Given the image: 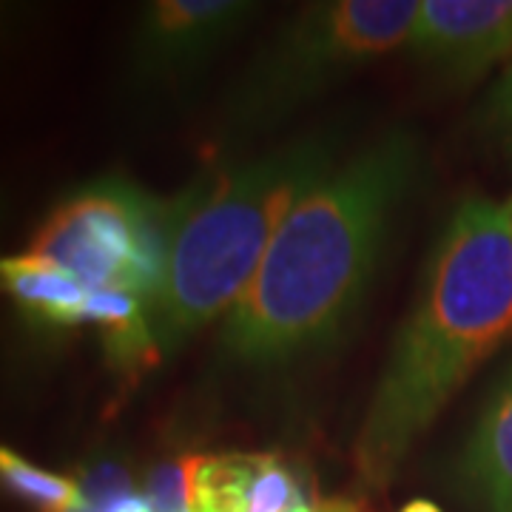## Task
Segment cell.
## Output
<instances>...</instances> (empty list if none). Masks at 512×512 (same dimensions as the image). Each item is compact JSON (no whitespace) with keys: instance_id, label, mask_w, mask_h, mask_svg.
Segmentation results:
<instances>
[{"instance_id":"9a60e30c","label":"cell","mask_w":512,"mask_h":512,"mask_svg":"<svg viewBox=\"0 0 512 512\" xmlns=\"http://www.w3.org/2000/svg\"><path fill=\"white\" fill-rule=\"evenodd\" d=\"M493 114L495 123L512 140V66L501 77V83H498V89L493 94Z\"/></svg>"},{"instance_id":"9c48e42d","label":"cell","mask_w":512,"mask_h":512,"mask_svg":"<svg viewBox=\"0 0 512 512\" xmlns=\"http://www.w3.org/2000/svg\"><path fill=\"white\" fill-rule=\"evenodd\" d=\"M0 293L37 328H80L86 319L89 288L37 256H0Z\"/></svg>"},{"instance_id":"52a82bcc","label":"cell","mask_w":512,"mask_h":512,"mask_svg":"<svg viewBox=\"0 0 512 512\" xmlns=\"http://www.w3.org/2000/svg\"><path fill=\"white\" fill-rule=\"evenodd\" d=\"M447 80H473L512 55V0H421L407 40Z\"/></svg>"},{"instance_id":"d6986e66","label":"cell","mask_w":512,"mask_h":512,"mask_svg":"<svg viewBox=\"0 0 512 512\" xmlns=\"http://www.w3.org/2000/svg\"><path fill=\"white\" fill-rule=\"evenodd\" d=\"M0 220H3V205H0Z\"/></svg>"},{"instance_id":"5b68a950","label":"cell","mask_w":512,"mask_h":512,"mask_svg":"<svg viewBox=\"0 0 512 512\" xmlns=\"http://www.w3.org/2000/svg\"><path fill=\"white\" fill-rule=\"evenodd\" d=\"M419 0H339L308 6L245 80L242 117H271L325 80L365 66L410 40Z\"/></svg>"},{"instance_id":"30bf717a","label":"cell","mask_w":512,"mask_h":512,"mask_svg":"<svg viewBox=\"0 0 512 512\" xmlns=\"http://www.w3.org/2000/svg\"><path fill=\"white\" fill-rule=\"evenodd\" d=\"M461 473L484 512H512V379L476 427Z\"/></svg>"},{"instance_id":"3957f363","label":"cell","mask_w":512,"mask_h":512,"mask_svg":"<svg viewBox=\"0 0 512 512\" xmlns=\"http://www.w3.org/2000/svg\"><path fill=\"white\" fill-rule=\"evenodd\" d=\"M330 171V148L293 143L214 171L171 197V237L160 291L148 305L163 356L234 311L296 200Z\"/></svg>"},{"instance_id":"2e32d148","label":"cell","mask_w":512,"mask_h":512,"mask_svg":"<svg viewBox=\"0 0 512 512\" xmlns=\"http://www.w3.org/2000/svg\"><path fill=\"white\" fill-rule=\"evenodd\" d=\"M402 512H441L433 501H424V498H416V501H410V504H404Z\"/></svg>"},{"instance_id":"ac0fdd59","label":"cell","mask_w":512,"mask_h":512,"mask_svg":"<svg viewBox=\"0 0 512 512\" xmlns=\"http://www.w3.org/2000/svg\"><path fill=\"white\" fill-rule=\"evenodd\" d=\"M63 512H89V510H86V504H80V507H74V510H63Z\"/></svg>"},{"instance_id":"e0dca14e","label":"cell","mask_w":512,"mask_h":512,"mask_svg":"<svg viewBox=\"0 0 512 512\" xmlns=\"http://www.w3.org/2000/svg\"><path fill=\"white\" fill-rule=\"evenodd\" d=\"M6 32H9V6L0 3V43H3Z\"/></svg>"},{"instance_id":"ba28073f","label":"cell","mask_w":512,"mask_h":512,"mask_svg":"<svg viewBox=\"0 0 512 512\" xmlns=\"http://www.w3.org/2000/svg\"><path fill=\"white\" fill-rule=\"evenodd\" d=\"M251 12V3L237 0L148 3L137 35V63L148 74L185 72L220 49Z\"/></svg>"},{"instance_id":"8992f818","label":"cell","mask_w":512,"mask_h":512,"mask_svg":"<svg viewBox=\"0 0 512 512\" xmlns=\"http://www.w3.org/2000/svg\"><path fill=\"white\" fill-rule=\"evenodd\" d=\"M194 512H367L348 498H322L279 453L200 456Z\"/></svg>"},{"instance_id":"277c9868","label":"cell","mask_w":512,"mask_h":512,"mask_svg":"<svg viewBox=\"0 0 512 512\" xmlns=\"http://www.w3.org/2000/svg\"><path fill=\"white\" fill-rule=\"evenodd\" d=\"M171 200L106 177L57 202L29 239V256L72 274L89 291H123L143 305L160 291Z\"/></svg>"},{"instance_id":"6da1fadb","label":"cell","mask_w":512,"mask_h":512,"mask_svg":"<svg viewBox=\"0 0 512 512\" xmlns=\"http://www.w3.org/2000/svg\"><path fill=\"white\" fill-rule=\"evenodd\" d=\"M416 174L413 134L387 131L316 180L276 228L228 313L222 353L245 365H279L336 339L365 299Z\"/></svg>"},{"instance_id":"5bb4252c","label":"cell","mask_w":512,"mask_h":512,"mask_svg":"<svg viewBox=\"0 0 512 512\" xmlns=\"http://www.w3.org/2000/svg\"><path fill=\"white\" fill-rule=\"evenodd\" d=\"M200 456L165 458L148 470L143 495L151 512H194V473Z\"/></svg>"},{"instance_id":"4fadbf2b","label":"cell","mask_w":512,"mask_h":512,"mask_svg":"<svg viewBox=\"0 0 512 512\" xmlns=\"http://www.w3.org/2000/svg\"><path fill=\"white\" fill-rule=\"evenodd\" d=\"M74 478L89 512L106 510L120 498L140 493L131 461L120 453H97L74 470Z\"/></svg>"},{"instance_id":"7c38bea8","label":"cell","mask_w":512,"mask_h":512,"mask_svg":"<svg viewBox=\"0 0 512 512\" xmlns=\"http://www.w3.org/2000/svg\"><path fill=\"white\" fill-rule=\"evenodd\" d=\"M0 493L37 512H63L83 504L77 478L52 473L6 444H0Z\"/></svg>"},{"instance_id":"ffe728a7","label":"cell","mask_w":512,"mask_h":512,"mask_svg":"<svg viewBox=\"0 0 512 512\" xmlns=\"http://www.w3.org/2000/svg\"><path fill=\"white\" fill-rule=\"evenodd\" d=\"M510 205H512V197H510Z\"/></svg>"},{"instance_id":"7a4b0ae2","label":"cell","mask_w":512,"mask_h":512,"mask_svg":"<svg viewBox=\"0 0 512 512\" xmlns=\"http://www.w3.org/2000/svg\"><path fill=\"white\" fill-rule=\"evenodd\" d=\"M512 339V205L467 197L441 231L356 436V473L387 487L444 404Z\"/></svg>"},{"instance_id":"8fae6325","label":"cell","mask_w":512,"mask_h":512,"mask_svg":"<svg viewBox=\"0 0 512 512\" xmlns=\"http://www.w3.org/2000/svg\"><path fill=\"white\" fill-rule=\"evenodd\" d=\"M83 325H92L100 333L109 362L123 373H143L163 359L151 336L146 305L131 293L89 291Z\"/></svg>"}]
</instances>
